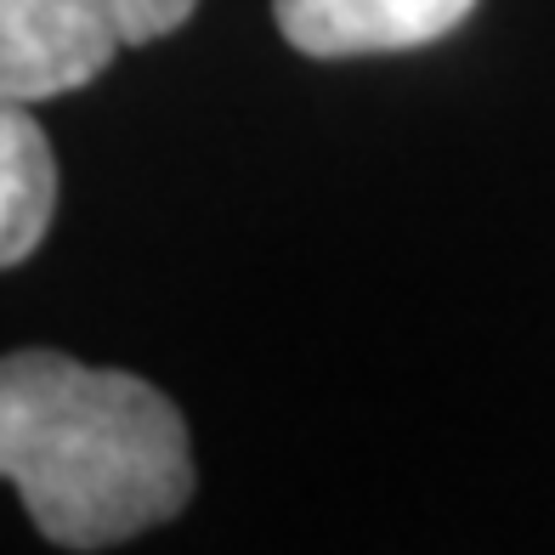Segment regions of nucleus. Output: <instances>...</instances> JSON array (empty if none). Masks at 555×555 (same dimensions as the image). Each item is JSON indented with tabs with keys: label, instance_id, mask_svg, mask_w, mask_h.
<instances>
[{
	"label": "nucleus",
	"instance_id": "obj_4",
	"mask_svg": "<svg viewBox=\"0 0 555 555\" xmlns=\"http://www.w3.org/2000/svg\"><path fill=\"white\" fill-rule=\"evenodd\" d=\"M57 216V159L29 103L0 91V272L29 261Z\"/></svg>",
	"mask_w": 555,
	"mask_h": 555
},
{
	"label": "nucleus",
	"instance_id": "obj_1",
	"mask_svg": "<svg viewBox=\"0 0 555 555\" xmlns=\"http://www.w3.org/2000/svg\"><path fill=\"white\" fill-rule=\"evenodd\" d=\"M0 476L46 544L114 550L193 499V448L159 386L35 346L0 358Z\"/></svg>",
	"mask_w": 555,
	"mask_h": 555
},
{
	"label": "nucleus",
	"instance_id": "obj_2",
	"mask_svg": "<svg viewBox=\"0 0 555 555\" xmlns=\"http://www.w3.org/2000/svg\"><path fill=\"white\" fill-rule=\"evenodd\" d=\"M198 0H0V91L17 103L80 91L125 46L165 40Z\"/></svg>",
	"mask_w": 555,
	"mask_h": 555
},
{
	"label": "nucleus",
	"instance_id": "obj_3",
	"mask_svg": "<svg viewBox=\"0 0 555 555\" xmlns=\"http://www.w3.org/2000/svg\"><path fill=\"white\" fill-rule=\"evenodd\" d=\"M476 12V0H272L284 40L307 57L414 52Z\"/></svg>",
	"mask_w": 555,
	"mask_h": 555
}]
</instances>
